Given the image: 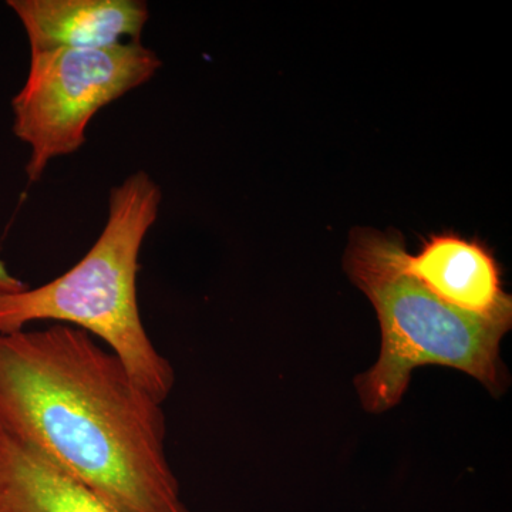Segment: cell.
Segmentation results:
<instances>
[{
	"label": "cell",
	"instance_id": "52a82bcc",
	"mask_svg": "<svg viewBox=\"0 0 512 512\" xmlns=\"http://www.w3.org/2000/svg\"><path fill=\"white\" fill-rule=\"evenodd\" d=\"M0 512H117L35 448L0 431Z\"/></svg>",
	"mask_w": 512,
	"mask_h": 512
},
{
	"label": "cell",
	"instance_id": "5b68a950",
	"mask_svg": "<svg viewBox=\"0 0 512 512\" xmlns=\"http://www.w3.org/2000/svg\"><path fill=\"white\" fill-rule=\"evenodd\" d=\"M397 261L407 275L434 296L480 318L512 323L511 296L504 291L501 269L487 245L454 234H434L409 254L403 241Z\"/></svg>",
	"mask_w": 512,
	"mask_h": 512
},
{
	"label": "cell",
	"instance_id": "3957f363",
	"mask_svg": "<svg viewBox=\"0 0 512 512\" xmlns=\"http://www.w3.org/2000/svg\"><path fill=\"white\" fill-rule=\"evenodd\" d=\"M400 235L356 228L350 234L345 271L375 308L382 348L375 366L355 380L370 413L400 403L416 367L439 365L467 373L498 396L507 375L500 343L512 323L471 315L447 305L407 275L397 261Z\"/></svg>",
	"mask_w": 512,
	"mask_h": 512
},
{
	"label": "cell",
	"instance_id": "277c9868",
	"mask_svg": "<svg viewBox=\"0 0 512 512\" xmlns=\"http://www.w3.org/2000/svg\"><path fill=\"white\" fill-rule=\"evenodd\" d=\"M161 66L157 53L141 42L30 53L28 79L12 101L13 133L30 147V183L55 158L79 151L93 117L150 82Z\"/></svg>",
	"mask_w": 512,
	"mask_h": 512
},
{
	"label": "cell",
	"instance_id": "6da1fadb",
	"mask_svg": "<svg viewBox=\"0 0 512 512\" xmlns=\"http://www.w3.org/2000/svg\"><path fill=\"white\" fill-rule=\"evenodd\" d=\"M0 431L117 512H190L165 450L163 403L86 330L0 333Z\"/></svg>",
	"mask_w": 512,
	"mask_h": 512
},
{
	"label": "cell",
	"instance_id": "8992f818",
	"mask_svg": "<svg viewBox=\"0 0 512 512\" xmlns=\"http://www.w3.org/2000/svg\"><path fill=\"white\" fill-rule=\"evenodd\" d=\"M30 53L92 50L140 42L150 9L143 0H9Z\"/></svg>",
	"mask_w": 512,
	"mask_h": 512
},
{
	"label": "cell",
	"instance_id": "7a4b0ae2",
	"mask_svg": "<svg viewBox=\"0 0 512 512\" xmlns=\"http://www.w3.org/2000/svg\"><path fill=\"white\" fill-rule=\"evenodd\" d=\"M161 200L160 187L144 171L114 187L100 237L73 268L39 288L0 291V333L43 320L86 330L164 403L175 384L174 369L151 342L137 298L140 252Z\"/></svg>",
	"mask_w": 512,
	"mask_h": 512
},
{
	"label": "cell",
	"instance_id": "ba28073f",
	"mask_svg": "<svg viewBox=\"0 0 512 512\" xmlns=\"http://www.w3.org/2000/svg\"><path fill=\"white\" fill-rule=\"evenodd\" d=\"M28 288L22 281L9 274L6 265L0 261V291L15 292Z\"/></svg>",
	"mask_w": 512,
	"mask_h": 512
}]
</instances>
